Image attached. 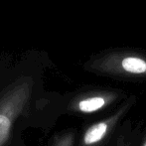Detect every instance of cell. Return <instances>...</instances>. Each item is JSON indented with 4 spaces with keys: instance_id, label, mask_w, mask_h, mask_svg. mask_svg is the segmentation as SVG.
<instances>
[{
    "instance_id": "1",
    "label": "cell",
    "mask_w": 146,
    "mask_h": 146,
    "mask_svg": "<svg viewBox=\"0 0 146 146\" xmlns=\"http://www.w3.org/2000/svg\"><path fill=\"white\" fill-rule=\"evenodd\" d=\"M88 71L118 81L146 82V50L133 47L104 49L86 64Z\"/></svg>"
},
{
    "instance_id": "5",
    "label": "cell",
    "mask_w": 146,
    "mask_h": 146,
    "mask_svg": "<svg viewBox=\"0 0 146 146\" xmlns=\"http://www.w3.org/2000/svg\"><path fill=\"white\" fill-rule=\"evenodd\" d=\"M141 146H146V132L144 135V138H143V140H142V143H141Z\"/></svg>"
},
{
    "instance_id": "4",
    "label": "cell",
    "mask_w": 146,
    "mask_h": 146,
    "mask_svg": "<svg viewBox=\"0 0 146 146\" xmlns=\"http://www.w3.org/2000/svg\"><path fill=\"white\" fill-rule=\"evenodd\" d=\"M10 127L11 121L9 120V118L4 114H0V145L7 139Z\"/></svg>"
},
{
    "instance_id": "3",
    "label": "cell",
    "mask_w": 146,
    "mask_h": 146,
    "mask_svg": "<svg viewBox=\"0 0 146 146\" xmlns=\"http://www.w3.org/2000/svg\"><path fill=\"white\" fill-rule=\"evenodd\" d=\"M126 98V94L119 88L102 87L81 96L76 104V110L83 114L104 112L112 106H119Z\"/></svg>"
},
{
    "instance_id": "2",
    "label": "cell",
    "mask_w": 146,
    "mask_h": 146,
    "mask_svg": "<svg viewBox=\"0 0 146 146\" xmlns=\"http://www.w3.org/2000/svg\"><path fill=\"white\" fill-rule=\"evenodd\" d=\"M137 102L135 96H127L117 108L100 120L90 124L82 137L83 146H104L111 137L119 123L132 110Z\"/></svg>"
}]
</instances>
